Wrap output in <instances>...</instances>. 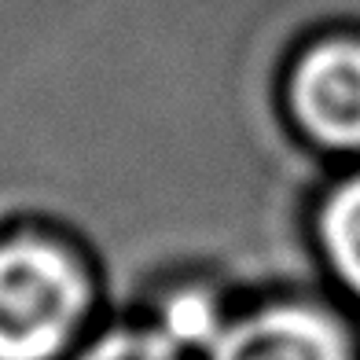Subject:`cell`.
Here are the masks:
<instances>
[{
  "label": "cell",
  "mask_w": 360,
  "mask_h": 360,
  "mask_svg": "<svg viewBox=\"0 0 360 360\" xmlns=\"http://www.w3.org/2000/svg\"><path fill=\"white\" fill-rule=\"evenodd\" d=\"M92 309V276L41 232L0 239V360H59Z\"/></svg>",
  "instance_id": "6da1fadb"
},
{
  "label": "cell",
  "mask_w": 360,
  "mask_h": 360,
  "mask_svg": "<svg viewBox=\"0 0 360 360\" xmlns=\"http://www.w3.org/2000/svg\"><path fill=\"white\" fill-rule=\"evenodd\" d=\"M294 129L320 151L360 158V34L331 30L298 48L283 81Z\"/></svg>",
  "instance_id": "7a4b0ae2"
},
{
  "label": "cell",
  "mask_w": 360,
  "mask_h": 360,
  "mask_svg": "<svg viewBox=\"0 0 360 360\" xmlns=\"http://www.w3.org/2000/svg\"><path fill=\"white\" fill-rule=\"evenodd\" d=\"M214 360H346L338 331L302 305H272L224 323L210 346Z\"/></svg>",
  "instance_id": "3957f363"
},
{
  "label": "cell",
  "mask_w": 360,
  "mask_h": 360,
  "mask_svg": "<svg viewBox=\"0 0 360 360\" xmlns=\"http://www.w3.org/2000/svg\"><path fill=\"white\" fill-rule=\"evenodd\" d=\"M316 247L331 276L360 298V162H346L316 202Z\"/></svg>",
  "instance_id": "277c9868"
},
{
  "label": "cell",
  "mask_w": 360,
  "mask_h": 360,
  "mask_svg": "<svg viewBox=\"0 0 360 360\" xmlns=\"http://www.w3.org/2000/svg\"><path fill=\"white\" fill-rule=\"evenodd\" d=\"M221 309L206 290H176L162 302V320L158 331L166 335L176 349L184 346H214L221 335Z\"/></svg>",
  "instance_id": "5b68a950"
},
{
  "label": "cell",
  "mask_w": 360,
  "mask_h": 360,
  "mask_svg": "<svg viewBox=\"0 0 360 360\" xmlns=\"http://www.w3.org/2000/svg\"><path fill=\"white\" fill-rule=\"evenodd\" d=\"M176 346L158 327H110L74 360H176Z\"/></svg>",
  "instance_id": "8992f818"
}]
</instances>
